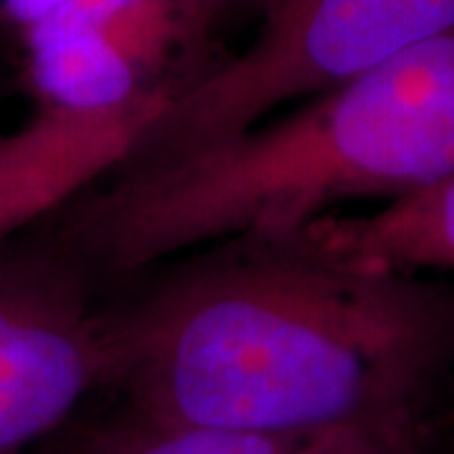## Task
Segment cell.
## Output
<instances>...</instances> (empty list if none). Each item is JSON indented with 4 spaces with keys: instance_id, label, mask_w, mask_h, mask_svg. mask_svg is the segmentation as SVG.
Instances as JSON below:
<instances>
[{
    "instance_id": "obj_1",
    "label": "cell",
    "mask_w": 454,
    "mask_h": 454,
    "mask_svg": "<svg viewBox=\"0 0 454 454\" xmlns=\"http://www.w3.org/2000/svg\"><path fill=\"white\" fill-rule=\"evenodd\" d=\"M175 260L104 309L109 384L131 411L255 434L424 427L454 356L447 288L346 265L293 235Z\"/></svg>"
},
{
    "instance_id": "obj_2",
    "label": "cell",
    "mask_w": 454,
    "mask_h": 454,
    "mask_svg": "<svg viewBox=\"0 0 454 454\" xmlns=\"http://www.w3.org/2000/svg\"><path fill=\"white\" fill-rule=\"evenodd\" d=\"M452 175L454 33L230 139L119 169L56 212L51 235L94 280L137 276L235 238H288L336 205L394 202Z\"/></svg>"
},
{
    "instance_id": "obj_3",
    "label": "cell",
    "mask_w": 454,
    "mask_h": 454,
    "mask_svg": "<svg viewBox=\"0 0 454 454\" xmlns=\"http://www.w3.org/2000/svg\"><path fill=\"white\" fill-rule=\"evenodd\" d=\"M452 33L454 0H265L255 41L182 91L121 169L230 139Z\"/></svg>"
},
{
    "instance_id": "obj_4",
    "label": "cell",
    "mask_w": 454,
    "mask_h": 454,
    "mask_svg": "<svg viewBox=\"0 0 454 454\" xmlns=\"http://www.w3.org/2000/svg\"><path fill=\"white\" fill-rule=\"evenodd\" d=\"M94 278L51 232L0 245V454H28L109 384Z\"/></svg>"
},
{
    "instance_id": "obj_5",
    "label": "cell",
    "mask_w": 454,
    "mask_h": 454,
    "mask_svg": "<svg viewBox=\"0 0 454 454\" xmlns=\"http://www.w3.org/2000/svg\"><path fill=\"white\" fill-rule=\"evenodd\" d=\"M177 97L160 89L98 109L35 101L31 116L0 137V245L119 172Z\"/></svg>"
},
{
    "instance_id": "obj_6",
    "label": "cell",
    "mask_w": 454,
    "mask_h": 454,
    "mask_svg": "<svg viewBox=\"0 0 454 454\" xmlns=\"http://www.w3.org/2000/svg\"><path fill=\"white\" fill-rule=\"evenodd\" d=\"M53 454H427L424 427H339L255 434L124 417L68 439Z\"/></svg>"
},
{
    "instance_id": "obj_7",
    "label": "cell",
    "mask_w": 454,
    "mask_h": 454,
    "mask_svg": "<svg viewBox=\"0 0 454 454\" xmlns=\"http://www.w3.org/2000/svg\"><path fill=\"white\" fill-rule=\"evenodd\" d=\"M293 238L364 270L454 273V175L369 215H328Z\"/></svg>"
},
{
    "instance_id": "obj_8",
    "label": "cell",
    "mask_w": 454,
    "mask_h": 454,
    "mask_svg": "<svg viewBox=\"0 0 454 454\" xmlns=\"http://www.w3.org/2000/svg\"><path fill=\"white\" fill-rule=\"evenodd\" d=\"M59 5H64V0H0V13L23 33L51 16Z\"/></svg>"
},
{
    "instance_id": "obj_9",
    "label": "cell",
    "mask_w": 454,
    "mask_h": 454,
    "mask_svg": "<svg viewBox=\"0 0 454 454\" xmlns=\"http://www.w3.org/2000/svg\"><path fill=\"white\" fill-rule=\"evenodd\" d=\"M197 8L202 11V16L207 18V23H210L212 28L227 18L230 13H235V11H240V8H247V5H265V0H195Z\"/></svg>"
}]
</instances>
